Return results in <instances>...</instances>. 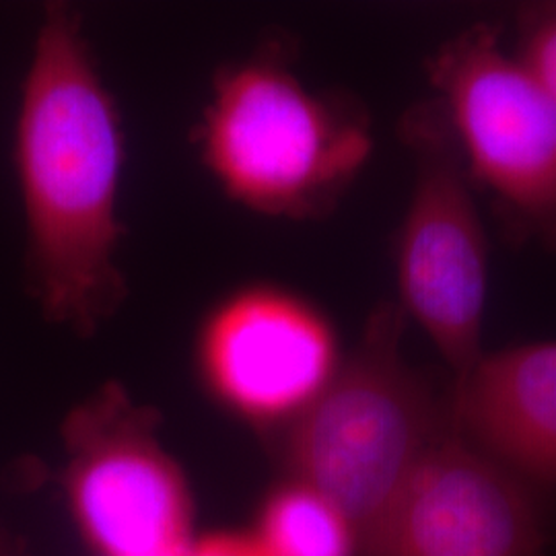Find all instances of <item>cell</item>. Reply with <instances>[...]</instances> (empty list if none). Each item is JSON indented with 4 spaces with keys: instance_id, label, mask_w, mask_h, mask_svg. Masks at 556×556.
<instances>
[{
    "instance_id": "obj_1",
    "label": "cell",
    "mask_w": 556,
    "mask_h": 556,
    "mask_svg": "<svg viewBox=\"0 0 556 556\" xmlns=\"http://www.w3.org/2000/svg\"><path fill=\"white\" fill-rule=\"evenodd\" d=\"M13 165L27 291L48 321L89 337L126 293L118 266L124 132L71 4L41 11L21 83Z\"/></svg>"
},
{
    "instance_id": "obj_2",
    "label": "cell",
    "mask_w": 556,
    "mask_h": 556,
    "mask_svg": "<svg viewBox=\"0 0 556 556\" xmlns=\"http://www.w3.org/2000/svg\"><path fill=\"white\" fill-rule=\"evenodd\" d=\"M211 176L239 204L282 219H321L371 160L363 105L309 87L277 48L223 68L199 130Z\"/></svg>"
},
{
    "instance_id": "obj_3",
    "label": "cell",
    "mask_w": 556,
    "mask_h": 556,
    "mask_svg": "<svg viewBox=\"0 0 556 556\" xmlns=\"http://www.w3.org/2000/svg\"><path fill=\"white\" fill-rule=\"evenodd\" d=\"M406 318L383 303L357 349L285 438L291 480L330 501L367 551L425 454L454 425L450 402L400 351Z\"/></svg>"
},
{
    "instance_id": "obj_4",
    "label": "cell",
    "mask_w": 556,
    "mask_h": 556,
    "mask_svg": "<svg viewBox=\"0 0 556 556\" xmlns=\"http://www.w3.org/2000/svg\"><path fill=\"white\" fill-rule=\"evenodd\" d=\"M425 68L468 178L526 238L556 250L555 101L493 23L441 41Z\"/></svg>"
},
{
    "instance_id": "obj_5",
    "label": "cell",
    "mask_w": 556,
    "mask_h": 556,
    "mask_svg": "<svg viewBox=\"0 0 556 556\" xmlns=\"http://www.w3.org/2000/svg\"><path fill=\"white\" fill-rule=\"evenodd\" d=\"M415 157V184L396 241L400 309L462 379L482 355L489 245L475 184L438 103L413 105L400 122Z\"/></svg>"
},
{
    "instance_id": "obj_6",
    "label": "cell",
    "mask_w": 556,
    "mask_h": 556,
    "mask_svg": "<svg viewBox=\"0 0 556 556\" xmlns=\"http://www.w3.org/2000/svg\"><path fill=\"white\" fill-rule=\"evenodd\" d=\"M155 427V415L118 386H105L64 425L68 497L101 556H181L190 544V495Z\"/></svg>"
},
{
    "instance_id": "obj_7",
    "label": "cell",
    "mask_w": 556,
    "mask_h": 556,
    "mask_svg": "<svg viewBox=\"0 0 556 556\" xmlns=\"http://www.w3.org/2000/svg\"><path fill=\"white\" fill-rule=\"evenodd\" d=\"M200 371L239 417L289 427L337 376L342 363L332 321L278 287H250L204 321Z\"/></svg>"
},
{
    "instance_id": "obj_8",
    "label": "cell",
    "mask_w": 556,
    "mask_h": 556,
    "mask_svg": "<svg viewBox=\"0 0 556 556\" xmlns=\"http://www.w3.org/2000/svg\"><path fill=\"white\" fill-rule=\"evenodd\" d=\"M538 491L452 425L420 459L363 556H544Z\"/></svg>"
},
{
    "instance_id": "obj_9",
    "label": "cell",
    "mask_w": 556,
    "mask_h": 556,
    "mask_svg": "<svg viewBox=\"0 0 556 556\" xmlns=\"http://www.w3.org/2000/svg\"><path fill=\"white\" fill-rule=\"evenodd\" d=\"M454 427L532 489H556V340L482 353L454 381Z\"/></svg>"
},
{
    "instance_id": "obj_10",
    "label": "cell",
    "mask_w": 556,
    "mask_h": 556,
    "mask_svg": "<svg viewBox=\"0 0 556 556\" xmlns=\"http://www.w3.org/2000/svg\"><path fill=\"white\" fill-rule=\"evenodd\" d=\"M264 556H355L358 538L337 507L291 480L268 498L258 532L254 534Z\"/></svg>"
},
{
    "instance_id": "obj_11",
    "label": "cell",
    "mask_w": 556,
    "mask_h": 556,
    "mask_svg": "<svg viewBox=\"0 0 556 556\" xmlns=\"http://www.w3.org/2000/svg\"><path fill=\"white\" fill-rule=\"evenodd\" d=\"M511 54L556 103V0L519 9Z\"/></svg>"
},
{
    "instance_id": "obj_12",
    "label": "cell",
    "mask_w": 556,
    "mask_h": 556,
    "mask_svg": "<svg viewBox=\"0 0 556 556\" xmlns=\"http://www.w3.org/2000/svg\"><path fill=\"white\" fill-rule=\"evenodd\" d=\"M181 556H264L254 536L219 534L190 542Z\"/></svg>"
},
{
    "instance_id": "obj_13",
    "label": "cell",
    "mask_w": 556,
    "mask_h": 556,
    "mask_svg": "<svg viewBox=\"0 0 556 556\" xmlns=\"http://www.w3.org/2000/svg\"><path fill=\"white\" fill-rule=\"evenodd\" d=\"M0 556H27L20 542L9 536L2 526H0Z\"/></svg>"
}]
</instances>
